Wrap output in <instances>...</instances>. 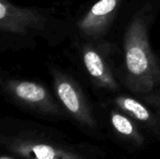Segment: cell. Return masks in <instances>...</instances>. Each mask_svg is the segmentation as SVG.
I'll use <instances>...</instances> for the list:
<instances>
[{
	"instance_id": "cell-2",
	"label": "cell",
	"mask_w": 160,
	"mask_h": 159,
	"mask_svg": "<svg viewBox=\"0 0 160 159\" xmlns=\"http://www.w3.org/2000/svg\"><path fill=\"white\" fill-rule=\"evenodd\" d=\"M45 19L31 7L13 5L8 0H0V29L6 33L25 35L31 31H42Z\"/></svg>"
},
{
	"instance_id": "cell-10",
	"label": "cell",
	"mask_w": 160,
	"mask_h": 159,
	"mask_svg": "<svg viewBox=\"0 0 160 159\" xmlns=\"http://www.w3.org/2000/svg\"><path fill=\"white\" fill-rule=\"evenodd\" d=\"M1 159H10V158H8V157H1Z\"/></svg>"
},
{
	"instance_id": "cell-3",
	"label": "cell",
	"mask_w": 160,
	"mask_h": 159,
	"mask_svg": "<svg viewBox=\"0 0 160 159\" xmlns=\"http://www.w3.org/2000/svg\"><path fill=\"white\" fill-rule=\"evenodd\" d=\"M120 4L121 0H98L95 3L78 22L81 34L93 39L104 35Z\"/></svg>"
},
{
	"instance_id": "cell-5",
	"label": "cell",
	"mask_w": 160,
	"mask_h": 159,
	"mask_svg": "<svg viewBox=\"0 0 160 159\" xmlns=\"http://www.w3.org/2000/svg\"><path fill=\"white\" fill-rule=\"evenodd\" d=\"M3 86L15 98L32 105H46L50 95L47 89L37 82L22 80H7Z\"/></svg>"
},
{
	"instance_id": "cell-6",
	"label": "cell",
	"mask_w": 160,
	"mask_h": 159,
	"mask_svg": "<svg viewBox=\"0 0 160 159\" xmlns=\"http://www.w3.org/2000/svg\"><path fill=\"white\" fill-rule=\"evenodd\" d=\"M53 85L55 93L64 106L73 114L83 112V99L79 85L65 74L54 75Z\"/></svg>"
},
{
	"instance_id": "cell-4",
	"label": "cell",
	"mask_w": 160,
	"mask_h": 159,
	"mask_svg": "<svg viewBox=\"0 0 160 159\" xmlns=\"http://www.w3.org/2000/svg\"><path fill=\"white\" fill-rule=\"evenodd\" d=\"M82 60L85 69L99 87L108 90L118 88V83L113 74L98 51L91 47H86L83 50Z\"/></svg>"
},
{
	"instance_id": "cell-8",
	"label": "cell",
	"mask_w": 160,
	"mask_h": 159,
	"mask_svg": "<svg viewBox=\"0 0 160 159\" xmlns=\"http://www.w3.org/2000/svg\"><path fill=\"white\" fill-rule=\"evenodd\" d=\"M112 126L114 127V128L118 132H120L124 135H130L133 133L132 124L127 117H125L121 114L114 113L112 116Z\"/></svg>"
},
{
	"instance_id": "cell-9",
	"label": "cell",
	"mask_w": 160,
	"mask_h": 159,
	"mask_svg": "<svg viewBox=\"0 0 160 159\" xmlns=\"http://www.w3.org/2000/svg\"><path fill=\"white\" fill-rule=\"evenodd\" d=\"M33 152L38 159H54V151L48 145H36L33 147Z\"/></svg>"
},
{
	"instance_id": "cell-1",
	"label": "cell",
	"mask_w": 160,
	"mask_h": 159,
	"mask_svg": "<svg viewBox=\"0 0 160 159\" xmlns=\"http://www.w3.org/2000/svg\"><path fill=\"white\" fill-rule=\"evenodd\" d=\"M125 66L128 87L147 94L160 87V66L152 52L148 24L143 15H136L124 36Z\"/></svg>"
},
{
	"instance_id": "cell-7",
	"label": "cell",
	"mask_w": 160,
	"mask_h": 159,
	"mask_svg": "<svg viewBox=\"0 0 160 159\" xmlns=\"http://www.w3.org/2000/svg\"><path fill=\"white\" fill-rule=\"evenodd\" d=\"M117 102L123 109L130 112L137 119L141 121H147L150 119V112L148 110L136 99L128 97H122L117 98Z\"/></svg>"
}]
</instances>
